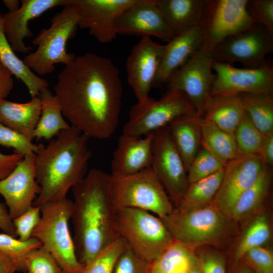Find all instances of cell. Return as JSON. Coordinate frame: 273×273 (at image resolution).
Here are the masks:
<instances>
[{
	"mask_svg": "<svg viewBox=\"0 0 273 273\" xmlns=\"http://www.w3.org/2000/svg\"><path fill=\"white\" fill-rule=\"evenodd\" d=\"M55 95L70 126L89 138L105 140L116 130L122 85L109 58L93 53L75 57L58 74Z\"/></svg>",
	"mask_w": 273,
	"mask_h": 273,
	"instance_id": "1",
	"label": "cell"
},
{
	"mask_svg": "<svg viewBox=\"0 0 273 273\" xmlns=\"http://www.w3.org/2000/svg\"><path fill=\"white\" fill-rule=\"evenodd\" d=\"M110 181L111 174L94 168L72 188L73 239L77 257L84 265L119 237Z\"/></svg>",
	"mask_w": 273,
	"mask_h": 273,
	"instance_id": "2",
	"label": "cell"
},
{
	"mask_svg": "<svg viewBox=\"0 0 273 273\" xmlns=\"http://www.w3.org/2000/svg\"><path fill=\"white\" fill-rule=\"evenodd\" d=\"M89 138L70 126L42 144L34 156L35 177L40 192L32 206L41 205L66 198L69 190L87 174L92 153Z\"/></svg>",
	"mask_w": 273,
	"mask_h": 273,
	"instance_id": "3",
	"label": "cell"
},
{
	"mask_svg": "<svg viewBox=\"0 0 273 273\" xmlns=\"http://www.w3.org/2000/svg\"><path fill=\"white\" fill-rule=\"evenodd\" d=\"M77 8L71 4L64 7L51 20V25L42 29L32 40L37 49L26 55L25 64L33 72L40 75L52 73L56 64L65 66L75 58V55L66 51L68 40L75 35L78 27Z\"/></svg>",
	"mask_w": 273,
	"mask_h": 273,
	"instance_id": "4",
	"label": "cell"
},
{
	"mask_svg": "<svg viewBox=\"0 0 273 273\" xmlns=\"http://www.w3.org/2000/svg\"><path fill=\"white\" fill-rule=\"evenodd\" d=\"M116 223L119 236L135 254L149 263L175 242L162 219L148 211L117 208Z\"/></svg>",
	"mask_w": 273,
	"mask_h": 273,
	"instance_id": "5",
	"label": "cell"
},
{
	"mask_svg": "<svg viewBox=\"0 0 273 273\" xmlns=\"http://www.w3.org/2000/svg\"><path fill=\"white\" fill-rule=\"evenodd\" d=\"M72 206L66 198L40 206V220L31 235L53 255L63 273H81L84 266L77 257L69 230Z\"/></svg>",
	"mask_w": 273,
	"mask_h": 273,
	"instance_id": "6",
	"label": "cell"
},
{
	"mask_svg": "<svg viewBox=\"0 0 273 273\" xmlns=\"http://www.w3.org/2000/svg\"><path fill=\"white\" fill-rule=\"evenodd\" d=\"M161 219L174 241L192 250L222 242L231 220L212 203L186 212L174 208Z\"/></svg>",
	"mask_w": 273,
	"mask_h": 273,
	"instance_id": "7",
	"label": "cell"
},
{
	"mask_svg": "<svg viewBox=\"0 0 273 273\" xmlns=\"http://www.w3.org/2000/svg\"><path fill=\"white\" fill-rule=\"evenodd\" d=\"M110 188L112 201L116 209H142L162 218L175 208L150 167L128 175L111 173Z\"/></svg>",
	"mask_w": 273,
	"mask_h": 273,
	"instance_id": "8",
	"label": "cell"
},
{
	"mask_svg": "<svg viewBox=\"0 0 273 273\" xmlns=\"http://www.w3.org/2000/svg\"><path fill=\"white\" fill-rule=\"evenodd\" d=\"M195 115L194 108L186 95L176 89H169L159 99L150 96L137 102L131 108L123 128L124 134L141 137L167 126L175 119Z\"/></svg>",
	"mask_w": 273,
	"mask_h": 273,
	"instance_id": "9",
	"label": "cell"
},
{
	"mask_svg": "<svg viewBox=\"0 0 273 273\" xmlns=\"http://www.w3.org/2000/svg\"><path fill=\"white\" fill-rule=\"evenodd\" d=\"M248 2L207 0L200 23L204 44L213 50L226 38L252 27Z\"/></svg>",
	"mask_w": 273,
	"mask_h": 273,
	"instance_id": "10",
	"label": "cell"
},
{
	"mask_svg": "<svg viewBox=\"0 0 273 273\" xmlns=\"http://www.w3.org/2000/svg\"><path fill=\"white\" fill-rule=\"evenodd\" d=\"M213 62V50L204 44L166 83L169 89L186 95L199 117H204L211 98Z\"/></svg>",
	"mask_w": 273,
	"mask_h": 273,
	"instance_id": "11",
	"label": "cell"
},
{
	"mask_svg": "<svg viewBox=\"0 0 273 273\" xmlns=\"http://www.w3.org/2000/svg\"><path fill=\"white\" fill-rule=\"evenodd\" d=\"M150 168L175 208H177L189 184L187 171L171 139L168 125L153 132Z\"/></svg>",
	"mask_w": 273,
	"mask_h": 273,
	"instance_id": "12",
	"label": "cell"
},
{
	"mask_svg": "<svg viewBox=\"0 0 273 273\" xmlns=\"http://www.w3.org/2000/svg\"><path fill=\"white\" fill-rule=\"evenodd\" d=\"M272 39L264 28L254 25L218 44L213 50V61L230 64L238 62L248 68L266 66L265 58L272 51Z\"/></svg>",
	"mask_w": 273,
	"mask_h": 273,
	"instance_id": "13",
	"label": "cell"
},
{
	"mask_svg": "<svg viewBox=\"0 0 273 273\" xmlns=\"http://www.w3.org/2000/svg\"><path fill=\"white\" fill-rule=\"evenodd\" d=\"M212 69L215 74L211 96L272 93L273 70L268 65L238 68L229 63L213 61Z\"/></svg>",
	"mask_w": 273,
	"mask_h": 273,
	"instance_id": "14",
	"label": "cell"
},
{
	"mask_svg": "<svg viewBox=\"0 0 273 273\" xmlns=\"http://www.w3.org/2000/svg\"><path fill=\"white\" fill-rule=\"evenodd\" d=\"M266 166L260 156L253 155H243L226 163L220 186L211 203L230 219L240 196L256 181Z\"/></svg>",
	"mask_w": 273,
	"mask_h": 273,
	"instance_id": "15",
	"label": "cell"
},
{
	"mask_svg": "<svg viewBox=\"0 0 273 273\" xmlns=\"http://www.w3.org/2000/svg\"><path fill=\"white\" fill-rule=\"evenodd\" d=\"M135 0H71L78 13V27L87 29L100 42H111L117 35L116 22Z\"/></svg>",
	"mask_w": 273,
	"mask_h": 273,
	"instance_id": "16",
	"label": "cell"
},
{
	"mask_svg": "<svg viewBox=\"0 0 273 273\" xmlns=\"http://www.w3.org/2000/svg\"><path fill=\"white\" fill-rule=\"evenodd\" d=\"M165 49L150 37H142L132 48L126 61L127 80L138 102L149 97Z\"/></svg>",
	"mask_w": 273,
	"mask_h": 273,
	"instance_id": "17",
	"label": "cell"
},
{
	"mask_svg": "<svg viewBox=\"0 0 273 273\" xmlns=\"http://www.w3.org/2000/svg\"><path fill=\"white\" fill-rule=\"evenodd\" d=\"M34 156L23 158L10 174L0 180V194L12 220L32 207L40 192L35 177Z\"/></svg>",
	"mask_w": 273,
	"mask_h": 273,
	"instance_id": "18",
	"label": "cell"
},
{
	"mask_svg": "<svg viewBox=\"0 0 273 273\" xmlns=\"http://www.w3.org/2000/svg\"><path fill=\"white\" fill-rule=\"evenodd\" d=\"M116 28L118 34L154 36L166 42L175 35L156 0H135L118 18Z\"/></svg>",
	"mask_w": 273,
	"mask_h": 273,
	"instance_id": "19",
	"label": "cell"
},
{
	"mask_svg": "<svg viewBox=\"0 0 273 273\" xmlns=\"http://www.w3.org/2000/svg\"><path fill=\"white\" fill-rule=\"evenodd\" d=\"M71 0H23L15 12L2 14L4 30L14 51L28 53L31 48L25 46L24 39L33 35L28 28L29 22L52 8L70 5Z\"/></svg>",
	"mask_w": 273,
	"mask_h": 273,
	"instance_id": "20",
	"label": "cell"
},
{
	"mask_svg": "<svg viewBox=\"0 0 273 273\" xmlns=\"http://www.w3.org/2000/svg\"><path fill=\"white\" fill-rule=\"evenodd\" d=\"M203 44L200 25L175 34L165 44L154 85L167 83Z\"/></svg>",
	"mask_w": 273,
	"mask_h": 273,
	"instance_id": "21",
	"label": "cell"
},
{
	"mask_svg": "<svg viewBox=\"0 0 273 273\" xmlns=\"http://www.w3.org/2000/svg\"><path fill=\"white\" fill-rule=\"evenodd\" d=\"M153 139V132L143 138L122 134L113 154L112 173L128 175L150 168Z\"/></svg>",
	"mask_w": 273,
	"mask_h": 273,
	"instance_id": "22",
	"label": "cell"
},
{
	"mask_svg": "<svg viewBox=\"0 0 273 273\" xmlns=\"http://www.w3.org/2000/svg\"><path fill=\"white\" fill-rule=\"evenodd\" d=\"M41 110V101L38 96L24 103L0 99V123L32 141Z\"/></svg>",
	"mask_w": 273,
	"mask_h": 273,
	"instance_id": "23",
	"label": "cell"
},
{
	"mask_svg": "<svg viewBox=\"0 0 273 273\" xmlns=\"http://www.w3.org/2000/svg\"><path fill=\"white\" fill-rule=\"evenodd\" d=\"M165 21L175 34L199 26L207 0H156Z\"/></svg>",
	"mask_w": 273,
	"mask_h": 273,
	"instance_id": "24",
	"label": "cell"
},
{
	"mask_svg": "<svg viewBox=\"0 0 273 273\" xmlns=\"http://www.w3.org/2000/svg\"><path fill=\"white\" fill-rule=\"evenodd\" d=\"M196 117L195 115L181 116L168 125L171 139L187 171L201 147V130Z\"/></svg>",
	"mask_w": 273,
	"mask_h": 273,
	"instance_id": "25",
	"label": "cell"
},
{
	"mask_svg": "<svg viewBox=\"0 0 273 273\" xmlns=\"http://www.w3.org/2000/svg\"><path fill=\"white\" fill-rule=\"evenodd\" d=\"M246 113L240 94L217 95L211 96L203 118L223 130L234 135Z\"/></svg>",
	"mask_w": 273,
	"mask_h": 273,
	"instance_id": "26",
	"label": "cell"
},
{
	"mask_svg": "<svg viewBox=\"0 0 273 273\" xmlns=\"http://www.w3.org/2000/svg\"><path fill=\"white\" fill-rule=\"evenodd\" d=\"M0 62L13 75L25 84L31 98L38 96L41 91L48 88V81L35 75L12 49L4 32L1 11Z\"/></svg>",
	"mask_w": 273,
	"mask_h": 273,
	"instance_id": "27",
	"label": "cell"
},
{
	"mask_svg": "<svg viewBox=\"0 0 273 273\" xmlns=\"http://www.w3.org/2000/svg\"><path fill=\"white\" fill-rule=\"evenodd\" d=\"M196 118L201 130L202 148L225 164L243 155L238 148L234 135L203 117L197 116Z\"/></svg>",
	"mask_w": 273,
	"mask_h": 273,
	"instance_id": "28",
	"label": "cell"
},
{
	"mask_svg": "<svg viewBox=\"0 0 273 273\" xmlns=\"http://www.w3.org/2000/svg\"><path fill=\"white\" fill-rule=\"evenodd\" d=\"M41 110L38 122L33 132L34 138L51 140L60 131L71 126L64 120L61 106L57 97L48 88L38 96Z\"/></svg>",
	"mask_w": 273,
	"mask_h": 273,
	"instance_id": "29",
	"label": "cell"
},
{
	"mask_svg": "<svg viewBox=\"0 0 273 273\" xmlns=\"http://www.w3.org/2000/svg\"><path fill=\"white\" fill-rule=\"evenodd\" d=\"M224 167L209 176L189 184L178 207L175 209L186 212L211 203L220 186Z\"/></svg>",
	"mask_w": 273,
	"mask_h": 273,
	"instance_id": "30",
	"label": "cell"
},
{
	"mask_svg": "<svg viewBox=\"0 0 273 273\" xmlns=\"http://www.w3.org/2000/svg\"><path fill=\"white\" fill-rule=\"evenodd\" d=\"M271 178L270 171L266 166L256 181L236 202L230 215L231 220H243L261 205L267 194Z\"/></svg>",
	"mask_w": 273,
	"mask_h": 273,
	"instance_id": "31",
	"label": "cell"
},
{
	"mask_svg": "<svg viewBox=\"0 0 273 273\" xmlns=\"http://www.w3.org/2000/svg\"><path fill=\"white\" fill-rule=\"evenodd\" d=\"M198 261L193 250L175 241L151 263L150 273H189Z\"/></svg>",
	"mask_w": 273,
	"mask_h": 273,
	"instance_id": "32",
	"label": "cell"
},
{
	"mask_svg": "<svg viewBox=\"0 0 273 273\" xmlns=\"http://www.w3.org/2000/svg\"><path fill=\"white\" fill-rule=\"evenodd\" d=\"M246 112L264 135L273 134V97L269 93L240 94Z\"/></svg>",
	"mask_w": 273,
	"mask_h": 273,
	"instance_id": "33",
	"label": "cell"
},
{
	"mask_svg": "<svg viewBox=\"0 0 273 273\" xmlns=\"http://www.w3.org/2000/svg\"><path fill=\"white\" fill-rule=\"evenodd\" d=\"M234 137L242 155L260 156L267 136L254 125L246 113L235 131Z\"/></svg>",
	"mask_w": 273,
	"mask_h": 273,
	"instance_id": "34",
	"label": "cell"
},
{
	"mask_svg": "<svg viewBox=\"0 0 273 273\" xmlns=\"http://www.w3.org/2000/svg\"><path fill=\"white\" fill-rule=\"evenodd\" d=\"M270 229L265 214L257 215L249 224L240 240L235 253V257L240 260L249 250L262 246L269 239Z\"/></svg>",
	"mask_w": 273,
	"mask_h": 273,
	"instance_id": "35",
	"label": "cell"
},
{
	"mask_svg": "<svg viewBox=\"0 0 273 273\" xmlns=\"http://www.w3.org/2000/svg\"><path fill=\"white\" fill-rule=\"evenodd\" d=\"M126 245L124 240L119 237L85 265L81 273H113L117 260Z\"/></svg>",
	"mask_w": 273,
	"mask_h": 273,
	"instance_id": "36",
	"label": "cell"
},
{
	"mask_svg": "<svg viewBox=\"0 0 273 273\" xmlns=\"http://www.w3.org/2000/svg\"><path fill=\"white\" fill-rule=\"evenodd\" d=\"M225 164L208 151L202 148L187 171L189 184L215 173L223 168Z\"/></svg>",
	"mask_w": 273,
	"mask_h": 273,
	"instance_id": "37",
	"label": "cell"
},
{
	"mask_svg": "<svg viewBox=\"0 0 273 273\" xmlns=\"http://www.w3.org/2000/svg\"><path fill=\"white\" fill-rule=\"evenodd\" d=\"M42 245L37 239L31 237L26 242L6 233H0V252L11 257L17 263L18 271H25L24 258L31 250L39 248Z\"/></svg>",
	"mask_w": 273,
	"mask_h": 273,
	"instance_id": "38",
	"label": "cell"
},
{
	"mask_svg": "<svg viewBox=\"0 0 273 273\" xmlns=\"http://www.w3.org/2000/svg\"><path fill=\"white\" fill-rule=\"evenodd\" d=\"M24 264L28 273H63L56 259L42 245L25 255Z\"/></svg>",
	"mask_w": 273,
	"mask_h": 273,
	"instance_id": "39",
	"label": "cell"
},
{
	"mask_svg": "<svg viewBox=\"0 0 273 273\" xmlns=\"http://www.w3.org/2000/svg\"><path fill=\"white\" fill-rule=\"evenodd\" d=\"M0 145L12 148L22 158L34 155L39 147L24 135L1 123Z\"/></svg>",
	"mask_w": 273,
	"mask_h": 273,
	"instance_id": "40",
	"label": "cell"
},
{
	"mask_svg": "<svg viewBox=\"0 0 273 273\" xmlns=\"http://www.w3.org/2000/svg\"><path fill=\"white\" fill-rule=\"evenodd\" d=\"M247 8L254 24L262 25L273 37V1H248Z\"/></svg>",
	"mask_w": 273,
	"mask_h": 273,
	"instance_id": "41",
	"label": "cell"
},
{
	"mask_svg": "<svg viewBox=\"0 0 273 273\" xmlns=\"http://www.w3.org/2000/svg\"><path fill=\"white\" fill-rule=\"evenodd\" d=\"M150 265L126 245L117 260L113 273H150Z\"/></svg>",
	"mask_w": 273,
	"mask_h": 273,
	"instance_id": "42",
	"label": "cell"
},
{
	"mask_svg": "<svg viewBox=\"0 0 273 273\" xmlns=\"http://www.w3.org/2000/svg\"><path fill=\"white\" fill-rule=\"evenodd\" d=\"M40 208L32 206L27 211L13 220L17 237L22 242H26L31 238L33 231L41 218Z\"/></svg>",
	"mask_w": 273,
	"mask_h": 273,
	"instance_id": "43",
	"label": "cell"
},
{
	"mask_svg": "<svg viewBox=\"0 0 273 273\" xmlns=\"http://www.w3.org/2000/svg\"><path fill=\"white\" fill-rule=\"evenodd\" d=\"M243 257L255 271L273 273V254L268 249L262 246L252 248L248 251Z\"/></svg>",
	"mask_w": 273,
	"mask_h": 273,
	"instance_id": "44",
	"label": "cell"
},
{
	"mask_svg": "<svg viewBox=\"0 0 273 273\" xmlns=\"http://www.w3.org/2000/svg\"><path fill=\"white\" fill-rule=\"evenodd\" d=\"M198 259L203 273H225V259L218 252L205 250Z\"/></svg>",
	"mask_w": 273,
	"mask_h": 273,
	"instance_id": "45",
	"label": "cell"
},
{
	"mask_svg": "<svg viewBox=\"0 0 273 273\" xmlns=\"http://www.w3.org/2000/svg\"><path fill=\"white\" fill-rule=\"evenodd\" d=\"M22 158L16 153L4 154L0 151V180L10 174Z\"/></svg>",
	"mask_w": 273,
	"mask_h": 273,
	"instance_id": "46",
	"label": "cell"
},
{
	"mask_svg": "<svg viewBox=\"0 0 273 273\" xmlns=\"http://www.w3.org/2000/svg\"><path fill=\"white\" fill-rule=\"evenodd\" d=\"M12 74L0 62V99H6L12 90Z\"/></svg>",
	"mask_w": 273,
	"mask_h": 273,
	"instance_id": "47",
	"label": "cell"
},
{
	"mask_svg": "<svg viewBox=\"0 0 273 273\" xmlns=\"http://www.w3.org/2000/svg\"><path fill=\"white\" fill-rule=\"evenodd\" d=\"M0 230L4 233L17 238L15 228L6 205L0 203Z\"/></svg>",
	"mask_w": 273,
	"mask_h": 273,
	"instance_id": "48",
	"label": "cell"
},
{
	"mask_svg": "<svg viewBox=\"0 0 273 273\" xmlns=\"http://www.w3.org/2000/svg\"><path fill=\"white\" fill-rule=\"evenodd\" d=\"M18 271L16 262L9 255L0 253V273H15Z\"/></svg>",
	"mask_w": 273,
	"mask_h": 273,
	"instance_id": "49",
	"label": "cell"
},
{
	"mask_svg": "<svg viewBox=\"0 0 273 273\" xmlns=\"http://www.w3.org/2000/svg\"><path fill=\"white\" fill-rule=\"evenodd\" d=\"M260 156L267 166L273 165V134L267 136Z\"/></svg>",
	"mask_w": 273,
	"mask_h": 273,
	"instance_id": "50",
	"label": "cell"
},
{
	"mask_svg": "<svg viewBox=\"0 0 273 273\" xmlns=\"http://www.w3.org/2000/svg\"><path fill=\"white\" fill-rule=\"evenodd\" d=\"M3 2L9 10V13L16 12L20 7V1L18 0H4Z\"/></svg>",
	"mask_w": 273,
	"mask_h": 273,
	"instance_id": "51",
	"label": "cell"
},
{
	"mask_svg": "<svg viewBox=\"0 0 273 273\" xmlns=\"http://www.w3.org/2000/svg\"><path fill=\"white\" fill-rule=\"evenodd\" d=\"M234 273H253L250 268L246 264L240 265Z\"/></svg>",
	"mask_w": 273,
	"mask_h": 273,
	"instance_id": "52",
	"label": "cell"
},
{
	"mask_svg": "<svg viewBox=\"0 0 273 273\" xmlns=\"http://www.w3.org/2000/svg\"><path fill=\"white\" fill-rule=\"evenodd\" d=\"M189 273H203L199 261L192 267Z\"/></svg>",
	"mask_w": 273,
	"mask_h": 273,
	"instance_id": "53",
	"label": "cell"
},
{
	"mask_svg": "<svg viewBox=\"0 0 273 273\" xmlns=\"http://www.w3.org/2000/svg\"><path fill=\"white\" fill-rule=\"evenodd\" d=\"M256 273H262L261 272L258 271H255Z\"/></svg>",
	"mask_w": 273,
	"mask_h": 273,
	"instance_id": "54",
	"label": "cell"
},
{
	"mask_svg": "<svg viewBox=\"0 0 273 273\" xmlns=\"http://www.w3.org/2000/svg\"><path fill=\"white\" fill-rule=\"evenodd\" d=\"M26 273H28V272H26Z\"/></svg>",
	"mask_w": 273,
	"mask_h": 273,
	"instance_id": "55",
	"label": "cell"
},
{
	"mask_svg": "<svg viewBox=\"0 0 273 273\" xmlns=\"http://www.w3.org/2000/svg\"><path fill=\"white\" fill-rule=\"evenodd\" d=\"M1 252H0V253H1Z\"/></svg>",
	"mask_w": 273,
	"mask_h": 273,
	"instance_id": "56",
	"label": "cell"
}]
</instances>
